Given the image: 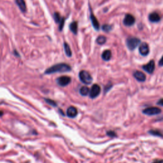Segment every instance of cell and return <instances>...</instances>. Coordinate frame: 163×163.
I'll use <instances>...</instances> for the list:
<instances>
[{
    "instance_id": "3",
    "label": "cell",
    "mask_w": 163,
    "mask_h": 163,
    "mask_svg": "<svg viewBox=\"0 0 163 163\" xmlns=\"http://www.w3.org/2000/svg\"><path fill=\"white\" fill-rule=\"evenodd\" d=\"M140 43V40L138 39V38L130 37V38H128L126 40L127 47L130 50H134Z\"/></svg>"
},
{
    "instance_id": "4",
    "label": "cell",
    "mask_w": 163,
    "mask_h": 163,
    "mask_svg": "<svg viewBox=\"0 0 163 163\" xmlns=\"http://www.w3.org/2000/svg\"><path fill=\"white\" fill-rule=\"evenodd\" d=\"M161 110L160 108H157V107H148V108H145L143 110V113L147 115H158V114L161 113Z\"/></svg>"
},
{
    "instance_id": "2",
    "label": "cell",
    "mask_w": 163,
    "mask_h": 163,
    "mask_svg": "<svg viewBox=\"0 0 163 163\" xmlns=\"http://www.w3.org/2000/svg\"><path fill=\"white\" fill-rule=\"evenodd\" d=\"M79 78L80 81L84 84H91L92 82V77L89 73L85 70H82L79 73Z\"/></svg>"
},
{
    "instance_id": "9",
    "label": "cell",
    "mask_w": 163,
    "mask_h": 163,
    "mask_svg": "<svg viewBox=\"0 0 163 163\" xmlns=\"http://www.w3.org/2000/svg\"><path fill=\"white\" fill-rule=\"evenodd\" d=\"M139 52L141 55L143 56H146L150 52L149 50V47L147 43H142L139 47Z\"/></svg>"
},
{
    "instance_id": "11",
    "label": "cell",
    "mask_w": 163,
    "mask_h": 163,
    "mask_svg": "<svg viewBox=\"0 0 163 163\" xmlns=\"http://www.w3.org/2000/svg\"><path fill=\"white\" fill-rule=\"evenodd\" d=\"M78 111L77 109L74 106H70L67 109L66 111V115L68 117L70 118H74L77 115Z\"/></svg>"
},
{
    "instance_id": "23",
    "label": "cell",
    "mask_w": 163,
    "mask_h": 163,
    "mask_svg": "<svg viewBox=\"0 0 163 163\" xmlns=\"http://www.w3.org/2000/svg\"><path fill=\"white\" fill-rule=\"evenodd\" d=\"M45 101H46V103H47L48 105H50L52 106H57V103L55 101H54V100L50 99H45Z\"/></svg>"
},
{
    "instance_id": "16",
    "label": "cell",
    "mask_w": 163,
    "mask_h": 163,
    "mask_svg": "<svg viewBox=\"0 0 163 163\" xmlns=\"http://www.w3.org/2000/svg\"><path fill=\"white\" fill-rule=\"evenodd\" d=\"M70 29L71 30V32L75 34H77V31H78V23L77 22L74 21L70 24Z\"/></svg>"
},
{
    "instance_id": "5",
    "label": "cell",
    "mask_w": 163,
    "mask_h": 163,
    "mask_svg": "<svg viewBox=\"0 0 163 163\" xmlns=\"http://www.w3.org/2000/svg\"><path fill=\"white\" fill-rule=\"evenodd\" d=\"M101 92V88L98 84H94L92 86L89 91V97L91 99H94L98 97Z\"/></svg>"
},
{
    "instance_id": "28",
    "label": "cell",
    "mask_w": 163,
    "mask_h": 163,
    "mask_svg": "<svg viewBox=\"0 0 163 163\" xmlns=\"http://www.w3.org/2000/svg\"><path fill=\"white\" fill-rule=\"evenodd\" d=\"M163 162V160H161V159H157V160L154 161L152 163H162Z\"/></svg>"
},
{
    "instance_id": "7",
    "label": "cell",
    "mask_w": 163,
    "mask_h": 163,
    "mask_svg": "<svg viewBox=\"0 0 163 163\" xmlns=\"http://www.w3.org/2000/svg\"><path fill=\"white\" fill-rule=\"evenodd\" d=\"M135 20H135L134 17L133 15L127 13L125 15L123 22L126 26H131L135 23Z\"/></svg>"
},
{
    "instance_id": "26",
    "label": "cell",
    "mask_w": 163,
    "mask_h": 163,
    "mask_svg": "<svg viewBox=\"0 0 163 163\" xmlns=\"http://www.w3.org/2000/svg\"><path fill=\"white\" fill-rule=\"evenodd\" d=\"M157 104L158 105H160V106H163V98H162V99H159V101H157Z\"/></svg>"
},
{
    "instance_id": "20",
    "label": "cell",
    "mask_w": 163,
    "mask_h": 163,
    "mask_svg": "<svg viewBox=\"0 0 163 163\" xmlns=\"http://www.w3.org/2000/svg\"><path fill=\"white\" fill-rule=\"evenodd\" d=\"M106 38L105 36L101 35L98 37V38L96 39V42L99 45H103L106 43Z\"/></svg>"
},
{
    "instance_id": "15",
    "label": "cell",
    "mask_w": 163,
    "mask_h": 163,
    "mask_svg": "<svg viewBox=\"0 0 163 163\" xmlns=\"http://www.w3.org/2000/svg\"><path fill=\"white\" fill-rule=\"evenodd\" d=\"M101 57L103 60H105V61H108L112 57V52H111L110 50H106L103 52Z\"/></svg>"
},
{
    "instance_id": "12",
    "label": "cell",
    "mask_w": 163,
    "mask_h": 163,
    "mask_svg": "<svg viewBox=\"0 0 163 163\" xmlns=\"http://www.w3.org/2000/svg\"><path fill=\"white\" fill-rule=\"evenodd\" d=\"M134 77L136 78L138 81L139 82H145L146 80V76L140 71H136L134 73Z\"/></svg>"
},
{
    "instance_id": "25",
    "label": "cell",
    "mask_w": 163,
    "mask_h": 163,
    "mask_svg": "<svg viewBox=\"0 0 163 163\" xmlns=\"http://www.w3.org/2000/svg\"><path fill=\"white\" fill-rule=\"evenodd\" d=\"M64 19L63 18V17H62V19L59 22V31L62 30V28H63V27H64Z\"/></svg>"
},
{
    "instance_id": "30",
    "label": "cell",
    "mask_w": 163,
    "mask_h": 163,
    "mask_svg": "<svg viewBox=\"0 0 163 163\" xmlns=\"http://www.w3.org/2000/svg\"><path fill=\"white\" fill-rule=\"evenodd\" d=\"M3 112H2V111H0V117L3 116Z\"/></svg>"
},
{
    "instance_id": "1",
    "label": "cell",
    "mask_w": 163,
    "mask_h": 163,
    "mask_svg": "<svg viewBox=\"0 0 163 163\" xmlns=\"http://www.w3.org/2000/svg\"><path fill=\"white\" fill-rule=\"evenodd\" d=\"M71 68L70 65H68L66 63H59L55 64L52 66L48 68L47 70L45 71V74L49 75L52 74L54 73H64L68 72L71 71Z\"/></svg>"
},
{
    "instance_id": "10",
    "label": "cell",
    "mask_w": 163,
    "mask_h": 163,
    "mask_svg": "<svg viewBox=\"0 0 163 163\" xmlns=\"http://www.w3.org/2000/svg\"><path fill=\"white\" fill-rule=\"evenodd\" d=\"M90 12H91V15H90V18H91V20L92 26L96 31H98L99 29V23L98 22V19H96V16L93 14L91 8H90Z\"/></svg>"
},
{
    "instance_id": "18",
    "label": "cell",
    "mask_w": 163,
    "mask_h": 163,
    "mask_svg": "<svg viewBox=\"0 0 163 163\" xmlns=\"http://www.w3.org/2000/svg\"><path fill=\"white\" fill-rule=\"evenodd\" d=\"M64 51H65L66 55L68 57H71L72 55V52H71L70 47L69 46V45L67 43H64Z\"/></svg>"
},
{
    "instance_id": "27",
    "label": "cell",
    "mask_w": 163,
    "mask_h": 163,
    "mask_svg": "<svg viewBox=\"0 0 163 163\" xmlns=\"http://www.w3.org/2000/svg\"><path fill=\"white\" fill-rule=\"evenodd\" d=\"M159 65L160 66H163V55H162V57H161V60L159 61Z\"/></svg>"
},
{
    "instance_id": "24",
    "label": "cell",
    "mask_w": 163,
    "mask_h": 163,
    "mask_svg": "<svg viewBox=\"0 0 163 163\" xmlns=\"http://www.w3.org/2000/svg\"><path fill=\"white\" fill-rule=\"evenodd\" d=\"M106 134H107V135H108V136H110L111 138H114V137L117 136V134H116L115 132H114V131H107Z\"/></svg>"
},
{
    "instance_id": "8",
    "label": "cell",
    "mask_w": 163,
    "mask_h": 163,
    "mask_svg": "<svg viewBox=\"0 0 163 163\" xmlns=\"http://www.w3.org/2000/svg\"><path fill=\"white\" fill-rule=\"evenodd\" d=\"M142 68H143L145 71H147L148 73L152 74L155 70V62H154V61L153 60L150 61L147 64L143 66H142Z\"/></svg>"
},
{
    "instance_id": "19",
    "label": "cell",
    "mask_w": 163,
    "mask_h": 163,
    "mask_svg": "<svg viewBox=\"0 0 163 163\" xmlns=\"http://www.w3.org/2000/svg\"><path fill=\"white\" fill-rule=\"evenodd\" d=\"M148 133L152 135H154V136L163 138V133L161 132V131H159L157 129H153V130L149 131Z\"/></svg>"
},
{
    "instance_id": "6",
    "label": "cell",
    "mask_w": 163,
    "mask_h": 163,
    "mask_svg": "<svg viewBox=\"0 0 163 163\" xmlns=\"http://www.w3.org/2000/svg\"><path fill=\"white\" fill-rule=\"evenodd\" d=\"M56 82L59 85L64 87L70 84L71 78L68 77V76H62V77H59L57 79Z\"/></svg>"
},
{
    "instance_id": "21",
    "label": "cell",
    "mask_w": 163,
    "mask_h": 163,
    "mask_svg": "<svg viewBox=\"0 0 163 163\" xmlns=\"http://www.w3.org/2000/svg\"><path fill=\"white\" fill-rule=\"evenodd\" d=\"M112 26L108 25V24H105V25H103L102 26V29L106 33L110 32V31L112 30Z\"/></svg>"
},
{
    "instance_id": "29",
    "label": "cell",
    "mask_w": 163,
    "mask_h": 163,
    "mask_svg": "<svg viewBox=\"0 0 163 163\" xmlns=\"http://www.w3.org/2000/svg\"><path fill=\"white\" fill-rule=\"evenodd\" d=\"M13 52H14V54H15V55L16 54V55H17V56H18V57H19V56H20V55H19L18 54V53H17V51H16V50H14V51H13Z\"/></svg>"
},
{
    "instance_id": "22",
    "label": "cell",
    "mask_w": 163,
    "mask_h": 163,
    "mask_svg": "<svg viewBox=\"0 0 163 163\" xmlns=\"http://www.w3.org/2000/svg\"><path fill=\"white\" fill-rule=\"evenodd\" d=\"M54 20H55V22L59 23L62 18L61 17L59 13H57V12H55L54 13Z\"/></svg>"
},
{
    "instance_id": "13",
    "label": "cell",
    "mask_w": 163,
    "mask_h": 163,
    "mask_svg": "<svg viewBox=\"0 0 163 163\" xmlns=\"http://www.w3.org/2000/svg\"><path fill=\"white\" fill-rule=\"evenodd\" d=\"M148 19L151 22H158L160 21L161 17L157 13L153 12L148 15Z\"/></svg>"
},
{
    "instance_id": "14",
    "label": "cell",
    "mask_w": 163,
    "mask_h": 163,
    "mask_svg": "<svg viewBox=\"0 0 163 163\" xmlns=\"http://www.w3.org/2000/svg\"><path fill=\"white\" fill-rule=\"evenodd\" d=\"M17 5L19 6L20 10H21L22 12H26V3L24 1V0H15Z\"/></svg>"
},
{
    "instance_id": "17",
    "label": "cell",
    "mask_w": 163,
    "mask_h": 163,
    "mask_svg": "<svg viewBox=\"0 0 163 163\" xmlns=\"http://www.w3.org/2000/svg\"><path fill=\"white\" fill-rule=\"evenodd\" d=\"M89 89L87 87H86V86H83L82 87L80 88V94L82 96H87V94H89Z\"/></svg>"
}]
</instances>
